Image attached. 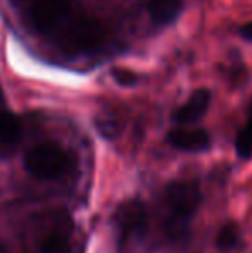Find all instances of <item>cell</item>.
<instances>
[{
  "instance_id": "obj_1",
  "label": "cell",
  "mask_w": 252,
  "mask_h": 253,
  "mask_svg": "<svg viewBox=\"0 0 252 253\" xmlns=\"http://www.w3.org/2000/svg\"><path fill=\"white\" fill-rule=\"evenodd\" d=\"M69 166V157L61 145L40 143L26 152L24 155V167L31 176L38 179H55L62 176V172Z\"/></svg>"
},
{
  "instance_id": "obj_2",
  "label": "cell",
  "mask_w": 252,
  "mask_h": 253,
  "mask_svg": "<svg viewBox=\"0 0 252 253\" xmlns=\"http://www.w3.org/2000/svg\"><path fill=\"white\" fill-rule=\"evenodd\" d=\"M105 38V28L92 16H80L71 21L62 35V47L71 53L97 50Z\"/></svg>"
},
{
  "instance_id": "obj_3",
  "label": "cell",
  "mask_w": 252,
  "mask_h": 253,
  "mask_svg": "<svg viewBox=\"0 0 252 253\" xmlns=\"http://www.w3.org/2000/svg\"><path fill=\"white\" fill-rule=\"evenodd\" d=\"M164 200L176 220H189L202 202L201 188L194 181H173L166 186Z\"/></svg>"
},
{
  "instance_id": "obj_4",
  "label": "cell",
  "mask_w": 252,
  "mask_h": 253,
  "mask_svg": "<svg viewBox=\"0 0 252 253\" xmlns=\"http://www.w3.org/2000/svg\"><path fill=\"white\" fill-rule=\"evenodd\" d=\"M71 12V0H35L30 19L38 31L49 33L57 28Z\"/></svg>"
},
{
  "instance_id": "obj_5",
  "label": "cell",
  "mask_w": 252,
  "mask_h": 253,
  "mask_svg": "<svg viewBox=\"0 0 252 253\" xmlns=\"http://www.w3.org/2000/svg\"><path fill=\"white\" fill-rule=\"evenodd\" d=\"M116 224L123 240L144 236L149 227V212L142 202H125L116 210Z\"/></svg>"
},
{
  "instance_id": "obj_6",
  "label": "cell",
  "mask_w": 252,
  "mask_h": 253,
  "mask_svg": "<svg viewBox=\"0 0 252 253\" xmlns=\"http://www.w3.org/2000/svg\"><path fill=\"white\" fill-rule=\"evenodd\" d=\"M168 141L171 147L183 152H202L211 145V136L207 131L199 127H176L168 133Z\"/></svg>"
},
{
  "instance_id": "obj_7",
  "label": "cell",
  "mask_w": 252,
  "mask_h": 253,
  "mask_svg": "<svg viewBox=\"0 0 252 253\" xmlns=\"http://www.w3.org/2000/svg\"><path fill=\"white\" fill-rule=\"evenodd\" d=\"M209 103H211V93L205 88H199L190 95V98L180 107L175 112L173 119L178 124L185 126V124L197 123L201 117H204V114L207 112Z\"/></svg>"
},
{
  "instance_id": "obj_8",
  "label": "cell",
  "mask_w": 252,
  "mask_h": 253,
  "mask_svg": "<svg viewBox=\"0 0 252 253\" xmlns=\"http://www.w3.org/2000/svg\"><path fill=\"white\" fill-rule=\"evenodd\" d=\"M149 14L157 24H169L180 16L183 0H149Z\"/></svg>"
},
{
  "instance_id": "obj_9",
  "label": "cell",
  "mask_w": 252,
  "mask_h": 253,
  "mask_svg": "<svg viewBox=\"0 0 252 253\" xmlns=\"http://www.w3.org/2000/svg\"><path fill=\"white\" fill-rule=\"evenodd\" d=\"M23 134V123L12 112H0V143H16Z\"/></svg>"
},
{
  "instance_id": "obj_10",
  "label": "cell",
  "mask_w": 252,
  "mask_h": 253,
  "mask_svg": "<svg viewBox=\"0 0 252 253\" xmlns=\"http://www.w3.org/2000/svg\"><path fill=\"white\" fill-rule=\"evenodd\" d=\"M235 148L240 159L247 160L252 157V102L249 107V119H247L246 126L240 129L239 136H237Z\"/></svg>"
},
{
  "instance_id": "obj_11",
  "label": "cell",
  "mask_w": 252,
  "mask_h": 253,
  "mask_svg": "<svg viewBox=\"0 0 252 253\" xmlns=\"http://www.w3.org/2000/svg\"><path fill=\"white\" fill-rule=\"evenodd\" d=\"M42 253H71V241L62 233H50L42 241Z\"/></svg>"
},
{
  "instance_id": "obj_12",
  "label": "cell",
  "mask_w": 252,
  "mask_h": 253,
  "mask_svg": "<svg viewBox=\"0 0 252 253\" xmlns=\"http://www.w3.org/2000/svg\"><path fill=\"white\" fill-rule=\"evenodd\" d=\"M237 241H239V227L235 224H226L219 231L216 243H218V248H221V250H232L237 245Z\"/></svg>"
},
{
  "instance_id": "obj_13",
  "label": "cell",
  "mask_w": 252,
  "mask_h": 253,
  "mask_svg": "<svg viewBox=\"0 0 252 253\" xmlns=\"http://www.w3.org/2000/svg\"><path fill=\"white\" fill-rule=\"evenodd\" d=\"M112 78L118 84L121 86H133L135 83L138 81V76L130 69H123V67H114L112 69Z\"/></svg>"
},
{
  "instance_id": "obj_14",
  "label": "cell",
  "mask_w": 252,
  "mask_h": 253,
  "mask_svg": "<svg viewBox=\"0 0 252 253\" xmlns=\"http://www.w3.org/2000/svg\"><path fill=\"white\" fill-rule=\"evenodd\" d=\"M97 129L107 138H112V136H116V134H118V126H116V123H114V121H111V119H109V121L99 119L97 121Z\"/></svg>"
},
{
  "instance_id": "obj_15",
  "label": "cell",
  "mask_w": 252,
  "mask_h": 253,
  "mask_svg": "<svg viewBox=\"0 0 252 253\" xmlns=\"http://www.w3.org/2000/svg\"><path fill=\"white\" fill-rule=\"evenodd\" d=\"M240 35H242L246 40L252 42V21H251V23H247V24H244V26L240 28Z\"/></svg>"
}]
</instances>
